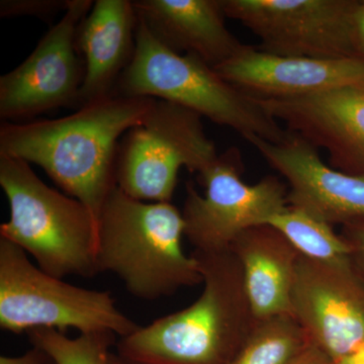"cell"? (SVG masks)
Segmentation results:
<instances>
[{"mask_svg":"<svg viewBox=\"0 0 364 364\" xmlns=\"http://www.w3.org/2000/svg\"><path fill=\"white\" fill-rule=\"evenodd\" d=\"M155 98L112 95L69 116L0 127V156L18 158L44 170L97 219L116 188L119 141L142 123Z\"/></svg>","mask_w":364,"mask_h":364,"instance_id":"cell-1","label":"cell"},{"mask_svg":"<svg viewBox=\"0 0 364 364\" xmlns=\"http://www.w3.org/2000/svg\"><path fill=\"white\" fill-rule=\"evenodd\" d=\"M203 291L178 312L139 327L116 343L136 364H231L255 327L240 262L231 250L193 251Z\"/></svg>","mask_w":364,"mask_h":364,"instance_id":"cell-2","label":"cell"},{"mask_svg":"<svg viewBox=\"0 0 364 364\" xmlns=\"http://www.w3.org/2000/svg\"><path fill=\"white\" fill-rule=\"evenodd\" d=\"M181 210L171 203L136 200L116 186L97 218L98 272H109L140 299L167 298L203 284L195 256L182 248Z\"/></svg>","mask_w":364,"mask_h":364,"instance_id":"cell-3","label":"cell"},{"mask_svg":"<svg viewBox=\"0 0 364 364\" xmlns=\"http://www.w3.org/2000/svg\"><path fill=\"white\" fill-rule=\"evenodd\" d=\"M114 95L181 105L213 123L233 129L244 139L256 136L279 143L289 135L258 100L228 82L196 55L179 54L165 47L139 16L135 53Z\"/></svg>","mask_w":364,"mask_h":364,"instance_id":"cell-4","label":"cell"},{"mask_svg":"<svg viewBox=\"0 0 364 364\" xmlns=\"http://www.w3.org/2000/svg\"><path fill=\"white\" fill-rule=\"evenodd\" d=\"M0 186L9 220L0 238L11 242L53 277H92L97 262V221L85 203L50 188L30 163L0 156Z\"/></svg>","mask_w":364,"mask_h":364,"instance_id":"cell-5","label":"cell"},{"mask_svg":"<svg viewBox=\"0 0 364 364\" xmlns=\"http://www.w3.org/2000/svg\"><path fill=\"white\" fill-rule=\"evenodd\" d=\"M0 327L37 328L128 336L140 326L117 309L109 291L72 286L33 265L23 249L0 238Z\"/></svg>","mask_w":364,"mask_h":364,"instance_id":"cell-6","label":"cell"},{"mask_svg":"<svg viewBox=\"0 0 364 364\" xmlns=\"http://www.w3.org/2000/svg\"><path fill=\"white\" fill-rule=\"evenodd\" d=\"M219 154L203 117L156 100L142 123L124 136L117 150L116 183L126 195L148 203H171L179 169L202 173Z\"/></svg>","mask_w":364,"mask_h":364,"instance_id":"cell-7","label":"cell"},{"mask_svg":"<svg viewBox=\"0 0 364 364\" xmlns=\"http://www.w3.org/2000/svg\"><path fill=\"white\" fill-rule=\"evenodd\" d=\"M243 162L237 148H230L198 174L205 188L200 196L186 183L182 208L184 236L200 252L230 250L237 237L249 228L264 225L289 205L287 188L277 176L255 184L242 179Z\"/></svg>","mask_w":364,"mask_h":364,"instance_id":"cell-8","label":"cell"},{"mask_svg":"<svg viewBox=\"0 0 364 364\" xmlns=\"http://www.w3.org/2000/svg\"><path fill=\"white\" fill-rule=\"evenodd\" d=\"M352 0H221L226 18L245 26L258 49L284 57L359 58L352 39Z\"/></svg>","mask_w":364,"mask_h":364,"instance_id":"cell-9","label":"cell"},{"mask_svg":"<svg viewBox=\"0 0 364 364\" xmlns=\"http://www.w3.org/2000/svg\"><path fill=\"white\" fill-rule=\"evenodd\" d=\"M92 0H69L58 23L14 70L0 77V117L16 123L60 107L77 105L85 78L77 33Z\"/></svg>","mask_w":364,"mask_h":364,"instance_id":"cell-10","label":"cell"},{"mask_svg":"<svg viewBox=\"0 0 364 364\" xmlns=\"http://www.w3.org/2000/svg\"><path fill=\"white\" fill-rule=\"evenodd\" d=\"M291 315L333 363L364 343V280L352 261L299 258Z\"/></svg>","mask_w":364,"mask_h":364,"instance_id":"cell-11","label":"cell"},{"mask_svg":"<svg viewBox=\"0 0 364 364\" xmlns=\"http://www.w3.org/2000/svg\"><path fill=\"white\" fill-rule=\"evenodd\" d=\"M245 140L286 179L289 205L331 226L364 220V177L332 168L318 149L291 132L279 143L256 136Z\"/></svg>","mask_w":364,"mask_h":364,"instance_id":"cell-12","label":"cell"},{"mask_svg":"<svg viewBox=\"0 0 364 364\" xmlns=\"http://www.w3.org/2000/svg\"><path fill=\"white\" fill-rule=\"evenodd\" d=\"M215 70L258 100H294L364 86V58L277 56L248 45Z\"/></svg>","mask_w":364,"mask_h":364,"instance_id":"cell-13","label":"cell"},{"mask_svg":"<svg viewBox=\"0 0 364 364\" xmlns=\"http://www.w3.org/2000/svg\"><path fill=\"white\" fill-rule=\"evenodd\" d=\"M258 102L287 131L327 151L332 168L364 177V87Z\"/></svg>","mask_w":364,"mask_h":364,"instance_id":"cell-14","label":"cell"},{"mask_svg":"<svg viewBox=\"0 0 364 364\" xmlns=\"http://www.w3.org/2000/svg\"><path fill=\"white\" fill-rule=\"evenodd\" d=\"M136 25L133 1L93 2L77 33V49L85 66L78 107L114 95L135 53Z\"/></svg>","mask_w":364,"mask_h":364,"instance_id":"cell-15","label":"cell"},{"mask_svg":"<svg viewBox=\"0 0 364 364\" xmlns=\"http://www.w3.org/2000/svg\"><path fill=\"white\" fill-rule=\"evenodd\" d=\"M139 18L165 47L193 54L213 68L245 44L228 30L221 0H136Z\"/></svg>","mask_w":364,"mask_h":364,"instance_id":"cell-16","label":"cell"},{"mask_svg":"<svg viewBox=\"0 0 364 364\" xmlns=\"http://www.w3.org/2000/svg\"><path fill=\"white\" fill-rule=\"evenodd\" d=\"M230 250L240 262L256 321L291 315V296L301 254L269 225L242 232Z\"/></svg>","mask_w":364,"mask_h":364,"instance_id":"cell-17","label":"cell"},{"mask_svg":"<svg viewBox=\"0 0 364 364\" xmlns=\"http://www.w3.org/2000/svg\"><path fill=\"white\" fill-rule=\"evenodd\" d=\"M284 235L301 256L321 262H344L351 259V248L331 225L305 210L287 205L265 222Z\"/></svg>","mask_w":364,"mask_h":364,"instance_id":"cell-18","label":"cell"},{"mask_svg":"<svg viewBox=\"0 0 364 364\" xmlns=\"http://www.w3.org/2000/svg\"><path fill=\"white\" fill-rule=\"evenodd\" d=\"M312 344L293 315L257 321L250 336L231 364H289Z\"/></svg>","mask_w":364,"mask_h":364,"instance_id":"cell-19","label":"cell"},{"mask_svg":"<svg viewBox=\"0 0 364 364\" xmlns=\"http://www.w3.org/2000/svg\"><path fill=\"white\" fill-rule=\"evenodd\" d=\"M33 346L49 354L55 364H109L116 335L109 332L86 333L69 338L51 328L26 332Z\"/></svg>","mask_w":364,"mask_h":364,"instance_id":"cell-20","label":"cell"},{"mask_svg":"<svg viewBox=\"0 0 364 364\" xmlns=\"http://www.w3.org/2000/svg\"><path fill=\"white\" fill-rule=\"evenodd\" d=\"M69 0H1V18L16 16H37L39 18H52L59 11H65Z\"/></svg>","mask_w":364,"mask_h":364,"instance_id":"cell-21","label":"cell"},{"mask_svg":"<svg viewBox=\"0 0 364 364\" xmlns=\"http://www.w3.org/2000/svg\"><path fill=\"white\" fill-rule=\"evenodd\" d=\"M340 235L350 246L352 264L364 280V220L344 224Z\"/></svg>","mask_w":364,"mask_h":364,"instance_id":"cell-22","label":"cell"},{"mask_svg":"<svg viewBox=\"0 0 364 364\" xmlns=\"http://www.w3.org/2000/svg\"><path fill=\"white\" fill-rule=\"evenodd\" d=\"M352 39L356 55L364 58V0L358 1L352 16Z\"/></svg>","mask_w":364,"mask_h":364,"instance_id":"cell-23","label":"cell"},{"mask_svg":"<svg viewBox=\"0 0 364 364\" xmlns=\"http://www.w3.org/2000/svg\"><path fill=\"white\" fill-rule=\"evenodd\" d=\"M0 364H55L49 354L38 347L26 351L21 356H4L0 358Z\"/></svg>","mask_w":364,"mask_h":364,"instance_id":"cell-24","label":"cell"},{"mask_svg":"<svg viewBox=\"0 0 364 364\" xmlns=\"http://www.w3.org/2000/svg\"><path fill=\"white\" fill-rule=\"evenodd\" d=\"M289 364H334L331 358L313 343L301 352Z\"/></svg>","mask_w":364,"mask_h":364,"instance_id":"cell-25","label":"cell"},{"mask_svg":"<svg viewBox=\"0 0 364 364\" xmlns=\"http://www.w3.org/2000/svg\"><path fill=\"white\" fill-rule=\"evenodd\" d=\"M334 364H364V343Z\"/></svg>","mask_w":364,"mask_h":364,"instance_id":"cell-26","label":"cell"},{"mask_svg":"<svg viewBox=\"0 0 364 364\" xmlns=\"http://www.w3.org/2000/svg\"><path fill=\"white\" fill-rule=\"evenodd\" d=\"M109 364H136L127 360V359L122 358L121 356L117 355V353L112 352L111 358H109Z\"/></svg>","mask_w":364,"mask_h":364,"instance_id":"cell-27","label":"cell"},{"mask_svg":"<svg viewBox=\"0 0 364 364\" xmlns=\"http://www.w3.org/2000/svg\"><path fill=\"white\" fill-rule=\"evenodd\" d=\"M363 87H364V86H363Z\"/></svg>","mask_w":364,"mask_h":364,"instance_id":"cell-28","label":"cell"}]
</instances>
